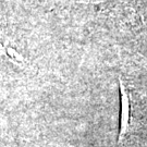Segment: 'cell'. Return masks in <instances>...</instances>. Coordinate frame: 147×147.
<instances>
[{"label": "cell", "instance_id": "1", "mask_svg": "<svg viewBox=\"0 0 147 147\" xmlns=\"http://www.w3.org/2000/svg\"><path fill=\"white\" fill-rule=\"evenodd\" d=\"M98 5L109 24L131 33L147 31V0H107Z\"/></svg>", "mask_w": 147, "mask_h": 147}, {"label": "cell", "instance_id": "2", "mask_svg": "<svg viewBox=\"0 0 147 147\" xmlns=\"http://www.w3.org/2000/svg\"><path fill=\"white\" fill-rule=\"evenodd\" d=\"M120 93H121V120H120V133L118 140V146L123 142L126 134H129L131 125V99L130 94L127 93L124 84L120 80Z\"/></svg>", "mask_w": 147, "mask_h": 147}]
</instances>
